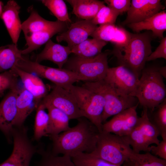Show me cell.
I'll return each instance as SVG.
<instances>
[{"mask_svg": "<svg viewBox=\"0 0 166 166\" xmlns=\"http://www.w3.org/2000/svg\"><path fill=\"white\" fill-rule=\"evenodd\" d=\"M76 125L57 135L50 136L52 154L71 157L79 153H90L95 149L98 134L97 128L86 118L77 119Z\"/></svg>", "mask_w": 166, "mask_h": 166, "instance_id": "1", "label": "cell"}, {"mask_svg": "<svg viewBox=\"0 0 166 166\" xmlns=\"http://www.w3.org/2000/svg\"><path fill=\"white\" fill-rule=\"evenodd\" d=\"M152 32L132 34L127 44L122 48L113 49L112 53L120 65L133 72L139 78L144 68L147 59L152 52Z\"/></svg>", "mask_w": 166, "mask_h": 166, "instance_id": "2", "label": "cell"}, {"mask_svg": "<svg viewBox=\"0 0 166 166\" xmlns=\"http://www.w3.org/2000/svg\"><path fill=\"white\" fill-rule=\"evenodd\" d=\"M135 90L130 96L137 98L143 107L153 110L166 99V89L158 67L144 68Z\"/></svg>", "mask_w": 166, "mask_h": 166, "instance_id": "3", "label": "cell"}, {"mask_svg": "<svg viewBox=\"0 0 166 166\" xmlns=\"http://www.w3.org/2000/svg\"><path fill=\"white\" fill-rule=\"evenodd\" d=\"M82 86L104 97L105 104L101 117L103 124L110 117L139 103L136 98L120 93L104 79L96 82L86 81Z\"/></svg>", "mask_w": 166, "mask_h": 166, "instance_id": "4", "label": "cell"}, {"mask_svg": "<svg viewBox=\"0 0 166 166\" xmlns=\"http://www.w3.org/2000/svg\"><path fill=\"white\" fill-rule=\"evenodd\" d=\"M134 153L123 136L103 131L100 132L92 155L121 166Z\"/></svg>", "mask_w": 166, "mask_h": 166, "instance_id": "5", "label": "cell"}, {"mask_svg": "<svg viewBox=\"0 0 166 166\" xmlns=\"http://www.w3.org/2000/svg\"><path fill=\"white\" fill-rule=\"evenodd\" d=\"M16 66L40 77L46 79L53 83L55 85L66 90L75 82L87 81L86 79L83 77L68 69L45 66L23 57L18 61Z\"/></svg>", "mask_w": 166, "mask_h": 166, "instance_id": "6", "label": "cell"}, {"mask_svg": "<svg viewBox=\"0 0 166 166\" xmlns=\"http://www.w3.org/2000/svg\"><path fill=\"white\" fill-rule=\"evenodd\" d=\"M109 52H101L92 57L74 55L68 58L64 68L82 76L88 82H96L105 78L109 68Z\"/></svg>", "mask_w": 166, "mask_h": 166, "instance_id": "7", "label": "cell"}, {"mask_svg": "<svg viewBox=\"0 0 166 166\" xmlns=\"http://www.w3.org/2000/svg\"><path fill=\"white\" fill-rule=\"evenodd\" d=\"M67 90L74 97L84 117L94 124L100 132H101L103 123L101 117L105 104L103 96L83 86L73 85L69 86Z\"/></svg>", "mask_w": 166, "mask_h": 166, "instance_id": "8", "label": "cell"}, {"mask_svg": "<svg viewBox=\"0 0 166 166\" xmlns=\"http://www.w3.org/2000/svg\"><path fill=\"white\" fill-rule=\"evenodd\" d=\"M27 130L23 125L14 127L12 134V152L0 166H30L31 158L37 149L29 138Z\"/></svg>", "mask_w": 166, "mask_h": 166, "instance_id": "9", "label": "cell"}, {"mask_svg": "<svg viewBox=\"0 0 166 166\" xmlns=\"http://www.w3.org/2000/svg\"><path fill=\"white\" fill-rule=\"evenodd\" d=\"M39 104L55 107L65 113L70 120L84 117L71 93L55 85L50 92L42 99Z\"/></svg>", "mask_w": 166, "mask_h": 166, "instance_id": "10", "label": "cell"}, {"mask_svg": "<svg viewBox=\"0 0 166 166\" xmlns=\"http://www.w3.org/2000/svg\"><path fill=\"white\" fill-rule=\"evenodd\" d=\"M20 90L18 86L9 90L0 103V130L9 143L12 140V132L17 113L16 100Z\"/></svg>", "mask_w": 166, "mask_h": 166, "instance_id": "11", "label": "cell"}, {"mask_svg": "<svg viewBox=\"0 0 166 166\" xmlns=\"http://www.w3.org/2000/svg\"><path fill=\"white\" fill-rule=\"evenodd\" d=\"M104 80L118 92L130 96L136 89L139 78L128 69L119 65L109 68Z\"/></svg>", "mask_w": 166, "mask_h": 166, "instance_id": "12", "label": "cell"}, {"mask_svg": "<svg viewBox=\"0 0 166 166\" xmlns=\"http://www.w3.org/2000/svg\"><path fill=\"white\" fill-rule=\"evenodd\" d=\"M138 105L124 110L103 124L102 131L124 136L136 126L139 117L136 109Z\"/></svg>", "mask_w": 166, "mask_h": 166, "instance_id": "13", "label": "cell"}, {"mask_svg": "<svg viewBox=\"0 0 166 166\" xmlns=\"http://www.w3.org/2000/svg\"><path fill=\"white\" fill-rule=\"evenodd\" d=\"M165 7L160 0H132L123 25L142 21L163 10Z\"/></svg>", "mask_w": 166, "mask_h": 166, "instance_id": "14", "label": "cell"}, {"mask_svg": "<svg viewBox=\"0 0 166 166\" xmlns=\"http://www.w3.org/2000/svg\"><path fill=\"white\" fill-rule=\"evenodd\" d=\"M98 26L91 20H83L72 23L65 31L58 34L56 37L58 42H66L71 49L88 38Z\"/></svg>", "mask_w": 166, "mask_h": 166, "instance_id": "15", "label": "cell"}, {"mask_svg": "<svg viewBox=\"0 0 166 166\" xmlns=\"http://www.w3.org/2000/svg\"><path fill=\"white\" fill-rule=\"evenodd\" d=\"M131 34L115 24H107L98 26L90 36L106 42H110L114 45V49H119L126 45Z\"/></svg>", "mask_w": 166, "mask_h": 166, "instance_id": "16", "label": "cell"}, {"mask_svg": "<svg viewBox=\"0 0 166 166\" xmlns=\"http://www.w3.org/2000/svg\"><path fill=\"white\" fill-rule=\"evenodd\" d=\"M20 6L14 0L9 1L4 6L0 18L2 20L13 43L17 45L22 30L19 17Z\"/></svg>", "mask_w": 166, "mask_h": 166, "instance_id": "17", "label": "cell"}, {"mask_svg": "<svg viewBox=\"0 0 166 166\" xmlns=\"http://www.w3.org/2000/svg\"><path fill=\"white\" fill-rule=\"evenodd\" d=\"M11 69L20 78L24 88L33 95L39 105L49 93L50 87L45 85L39 77L34 74L23 70L16 66Z\"/></svg>", "mask_w": 166, "mask_h": 166, "instance_id": "18", "label": "cell"}, {"mask_svg": "<svg viewBox=\"0 0 166 166\" xmlns=\"http://www.w3.org/2000/svg\"><path fill=\"white\" fill-rule=\"evenodd\" d=\"M70 53L71 49L69 47L55 43L50 39L42 51L36 55L34 61L39 63L44 60L49 61L56 64L58 68H61Z\"/></svg>", "mask_w": 166, "mask_h": 166, "instance_id": "19", "label": "cell"}, {"mask_svg": "<svg viewBox=\"0 0 166 166\" xmlns=\"http://www.w3.org/2000/svg\"><path fill=\"white\" fill-rule=\"evenodd\" d=\"M69 23L59 21L55 26L50 28L31 34L25 37L27 47L22 50V55L30 53L37 50L46 43L53 36L61 33L67 30Z\"/></svg>", "mask_w": 166, "mask_h": 166, "instance_id": "20", "label": "cell"}, {"mask_svg": "<svg viewBox=\"0 0 166 166\" xmlns=\"http://www.w3.org/2000/svg\"><path fill=\"white\" fill-rule=\"evenodd\" d=\"M137 33L146 30L152 32L153 38L161 39L166 30V10H162L151 17L140 22L126 25Z\"/></svg>", "mask_w": 166, "mask_h": 166, "instance_id": "21", "label": "cell"}, {"mask_svg": "<svg viewBox=\"0 0 166 166\" xmlns=\"http://www.w3.org/2000/svg\"><path fill=\"white\" fill-rule=\"evenodd\" d=\"M16 105L17 113L14 123L16 127L23 126L28 116L38 106L33 95L24 88L21 89L17 96Z\"/></svg>", "mask_w": 166, "mask_h": 166, "instance_id": "22", "label": "cell"}, {"mask_svg": "<svg viewBox=\"0 0 166 166\" xmlns=\"http://www.w3.org/2000/svg\"><path fill=\"white\" fill-rule=\"evenodd\" d=\"M73 8L72 13L83 20H91L105 5L103 1L97 0H67Z\"/></svg>", "mask_w": 166, "mask_h": 166, "instance_id": "23", "label": "cell"}, {"mask_svg": "<svg viewBox=\"0 0 166 166\" xmlns=\"http://www.w3.org/2000/svg\"><path fill=\"white\" fill-rule=\"evenodd\" d=\"M30 11L29 17L22 23V30L25 37L53 27L59 21L57 20L56 21L45 20L41 17L33 8H30Z\"/></svg>", "mask_w": 166, "mask_h": 166, "instance_id": "24", "label": "cell"}, {"mask_svg": "<svg viewBox=\"0 0 166 166\" xmlns=\"http://www.w3.org/2000/svg\"><path fill=\"white\" fill-rule=\"evenodd\" d=\"M43 106L47 109L49 117L48 135L49 136L57 135L70 128V119L65 113L52 106Z\"/></svg>", "mask_w": 166, "mask_h": 166, "instance_id": "25", "label": "cell"}, {"mask_svg": "<svg viewBox=\"0 0 166 166\" xmlns=\"http://www.w3.org/2000/svg\"><path fill=\"white\" fill-rule=\"evenodd\" d=\"M107 42L97 38H87L71 49V53L85 57H95L101 53Z\"/></svg>", "mask_w": 166, "mask_h": 166, "instance_id": "26", "label": "cell"}, {"mask_svg": "<svg viewBox=\"0 0 166 166\" xmlns=\"http://www.w3.org/2000/svg\"><path fill=\"white\" fill-rule=\"evenodd\" d=\"M23 57L14 43L0 47V73L11 69Z\"/></svg>", "mask_w": 166, "mask_h": 166, "instance_id": "27", "label": "cell"}, {"mask_svg": "<svg viewBox=\"0 0 166 166\" xmlns=\"http://www.w3.org/2000/svg\"><path fill=\"white\" fill-rule=\"evenodd\" d=\"M147 115L162 140L166 139V99L153 110L148 109Z\"/></svg>", "mask_w": 166, "mask_h": 166, "instance_id": "28", "label": "cell"}, {"mask_svg": "<svg viewBox=\"0 0 166 166\" xmlns=\"http://www.w3.org/2000/svg\"><path fill=\"white\" fill-rule=\"evenodd\" d=\"M123 166H166V160L157 157L149 152L134 153L124 163Z\"/></svg>", "mask_w": 166, "mask_h": 166, "instance_id": "29", "label": "cell"}, {"mask_svg": "<svg viewBox=\"0 0 166 166\" xmlns=\"http://www.w3.org/2000/svg\"><path fill=\"white\" fill-rule=\"evenodd\" d=\"M45 109L42 105L39 104L36 109L33 136L34 140L38 141L43 136L48 135L49 117Z\"/></svg>", "mask_w": 166, "mask_h": 166, "instance_id": "30", "label": "cell"}, {"mask_svg": "<svg viewBox=\"0 0 166 166\" xmlns=\"http://www.w3.org/2000/svg\"><path fill=\"white\" fill-rule=\"evenodd\" d=\"M141 117H139L137 127L148 140L151 145H157L160 142L159 133L150 121L147 115L148 109L143 107Z\"/></svg>", "mask_w": 166, "mask_h": 166, "instance_id": "31", "label": "cell"}, {"mask_svg": "<svg viewBox=\"0 0 166 166\" xmlns=\"http://www.w3.org/2000/svg\"><path fill=\"white\" fill-rule=\"evenodd\" d=\"M123 137L134 153H139L141 151L149 152V147L151 145L137 126L128 134Z\"/></svg>", "mask_w": 166, "mask_h": 166, "instance_id": "32", "label": "cell"}, {"mask_svg": "<svg viewBox=\"0 0 166 166\" xmlns=\"http://www.w3.org/2000/svg\"><path fill=\"white\" fill-rule=\"evenodd\" d=\"M39 152L42 158L37 166H76L69 156L54 155L50 150L45 151L42 148Z\"/></svg>", "mask_w": 166, "mask_h": 166, "instance_id": "33", "label": "cell"}, {"mask_svg": "<svg viewBox=\"0 0 166 166\" xmlns=\"http://www.w3.org/2000/svg\"><path fill=\"white\" fill-rule=\"evenodd\" d=\"M41 2L57 18V20L69 24L71 22L66 5L64 1L42 0Z\"/></svg>", "mask_w": 166, "mask_h": 166, "instance_id": "34", "label": "cell"}, {"mask_svg": "<svg viewBox=\"0 0 166 166\" xmlns=\"http://www.w3.org/2000/svg\"><path fill=\"white\" fill-rule=\"evenodd\" d=\"M71 159L76 166H119L84 152L77 153Z\"/></svg>", "mask_w": 166, "mask_h": 166, "instance_id": "35", "label": "cell"}, {"mask_svg": "<svg viewBox=\"0 0 166 166\" xmlns=\"http://www.w3.org/2000/svg\"><path fill=\"white\" fill-rule=\"evenodd\" d=\"M119 14L111 7L104 5L91 21L96 25L115 24Z\"/></svg>", "mask_w": 166, "mask_h": 166, "instance_id": "36", "label": "cell"}, {"mask_svg": "<svg viewBox=\"0 0 166 166\" xmlns=\"http://www.w3.org/2000/svg\"><path fill=\"white\" fill-rule=\"evenodd\" d=\"M18 75L12 69L0 73V97L7 90L18 86Z\"/></svg>", "mask_w": 166, "mask_h": 166, "instance_id": "37", "label": "cell"}, {"mask_svg": "<svg viewBox=\"0 0 166 166\" xmlns=\"http://www.w3.org/2000/svg\"><path fill=\"white\" fill-rule=\"evenodd\" d=\"M103 2L120 15L127 12L131 4L130 0H105Z\"/></svg>", "mask_w": 166, "mask_h": 166, "instance_id": "38", "label": "cell"}, {"mask_svg": "<svg viewBox=\"0 0 166 166\" xmlns=\"http://www.w3.org/2000/svg\"><path fill=\"white\" fill-rule=\"evenodd\" d=\"M162 58L166 59V37L161 39L160 44L156 50L152 52L147 59L146 61Z\"/></svg>", "mask_w": 166, "mask_h": 166, "instance_id": "39", "label": "cell"}, {"mask_svg": "<svg viewBox=\"0 0 166 166\" xmlns=\"http://www.w3.org/2000/svg\"><path fill=\"white\" fill-rule=\"evenodd\" d=\"M149 152L160 159L166 160V139L162 140L156 145H151L149 148Z\"/></svg>", "mask_w": 166, "mask_h": 166, "instance_id": "40", "label": "cell"}, {"mask_svg": "<svg viewBox=\"0 0 166 166\" xmlns=\"http://www.w3.org/2000/svg\"><path fill=\"white\" fill-rule=\"evenodd\" d=\"M158 71L160 74L163 77L166 78V66L158 68Z\"/></svg>", "mask_w": 166, "mask_h": 166, "instance_id": "41", "label": "cell"}, {"mask_svg": "<svg viewBox=\"0 0 166 166\" xmlns=\"http://www.w3.org/2000/svg\"><path fill=\"white\" fill-rule=\"evenodd\" d=\"M4 6L3 3L0 1V16L2 13Z\"/></svg>", "mask_w": 166, "mask_h": 166, "instance_id": "42", "label": "cell"}]
</instances>
